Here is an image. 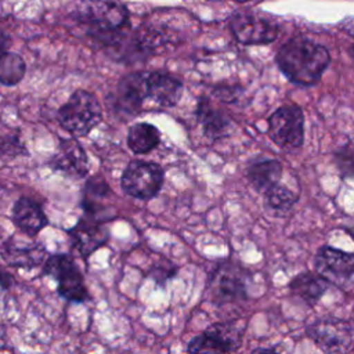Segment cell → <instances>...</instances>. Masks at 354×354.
Masks as SVG:
<instances>
[{
	"instance_id": "9c48e42d",
	"label": "cell",
	"mask_w": 354,
	"mask_h": 354,
	"mask_svg": "<svg viewBox=\"0 0 354 354\" xmlns=\"http://www.w3.org/2000/svg\"><path fill=\"white\" fill-rule=\"evenodd\" d=\"M235 40L243 46H263L277 40L279 26L261 14L239 10L228 19Z\"/></svg>"
},
{
	"instance_id": "8992f818",
	"label": "cell",
	"mask_w": 354,
	"mask_h": 354,
	"mask_svg": "<svg viewBox=\"0 0 354 354\" xmlns=\"http://www.w3.org/2000/svg\"><path fill=\"white\" fill-rule=\"evenodd\" d=\"M43 272L57 281V292L65 300L84 303L90 299L83 274L69 254L55 253L48 256Z\"/></svg>"
},
{
	"instance_id": "ba28073f",
	"label": "cell",
	"mask_w": 354,
	"mask_h": 354,
	"mask_svg": "<svg viewBox=\"0 0 354 354\" xmlns=\"http://www.w3.org/2000/svg\"><path fill=\"white\" fill-rule=\"evenodd\" d=\"M245 326L217 322L194 336L187 344L188 354H231L241 347Z\"/></svg>"
},
{
	"instance_id": "d6986e66",
	"label": "cell",
	"mask_w": 354,
	"mask_h": 354,
	"mask_svg": "<svg viewBox=\"0 0 354 354\" xmlns=\"http://www.w3.org/2000/svg\"><path fill=\"white\" fill-rule=\"evenodd\" d=\"M282 173L283 167L277 159L261 158L250 163L246 169L248 180L250 181L252 187L260 194H264L266 191L277 185L281 181Z\"/></svg>"
},
{
	"instance_id": "cb8c5ba5",
	"label": "cell",
	"mask_w": 354,
	"mask_h": 354,
	"mask_svg": "<svg viewBox=\"0 0 354 354\" xmlns=\"http://www.w3.org/2000/svg\"><path fill=\"white\" fill-rule=\"evenodd\" d=\"M26 72V66L21 55L6 53L0 57V83L4 86H15Z\"/></svg>"
},
{
	"instance_id": "ac0fdd59",
	"label": "cell",
	"mask_w": 354,
	"mask_h": 354,
	"mask_svg": "<svg viewBox=\"0 0 354 354\" xmlns=\"http://www.w3.org/2000/svg\"><path fill=\"white\" fill-rule=\"evenodd\" d=\"M14 224L28 235H36L47 224V216L44 214L41 206L30 198H19L12 209Z\"/></svg>"
},
{
	"instance_id": "5b68a950",
	"label": "cell",
	"mask_w": 354,
	"mask_h": 354,
	"mask_svg": "<svg viewBox=\"0 0 354 354\" xmlns=\"http://www.w3.org/2000/svg\"><path fill=\"white\" fill-rule=\"evenodd\" d=\"M165 181V170L155 162L133 159L124 167L120 177L122 191L138 201L153 199Z\"/></svg>"
},
{
	"instance_id": "603a6c76",
	"label": "cell",
	"mask_w": 354,
	"mask_h": 354,
	"mask_svg": "<svg viewBox=\"0 0 354 354\" xmlns=\"http://www.w3.org/2000/svg\"><path fill=\"white\" fill-rule=\"evenodd\" d=\"M263 195L266 199V206L268 209L275 212H282V213L289 212L299 201L297 192L292 191L290 188L279 183L272 188H270L268 191H266Z\"/></svg>"
},
{
	"instance_id": "7c38bea8",
	"label": "cell",
	"mask_w": 354,
	"mask_h": 354,
	"mask_svg": "<svg viewBox=\"0 0 354 354\" xmlns=\"http://www.w3.org/2000/svg\"><path fill=\"white\" fill-rule=\"evenodd\" d=\"M148 71H137L122 76L112 95L113 108L127 116H136L142 112L147 95Z\"/></svg>"
},
{
	"instance_id": "83f0119b",
	"label": "cell",
	"mask_w": 354,
	"mask_h": 354,
	"mask_svg": "<svg viewBox=\"0 0 354 354\" xmlns=\"http://www.w3.org/2000/svg\"><path fill=\"white\" fill-rule=\"evenodd\" d=\"M10 41L11 40H10L8 35L0 29V57L7 53V48L10 47Z\"/></svg>"
},
{
	"instance_id": "d4e9b609",
	"label": "cell",
	"mask_w": 354,
	"mask_h": 354,
	"mask_svg": "<svg viewBox=\"0 0 354 354\" xmlns=\"http://www.w3.org/2000/svg\"><path fill=\"white\" fill-rule=\"evenodd\" d=\"M333 160H335V165H336L342 178L353 177L354 152H353L351 140H348L344 145H342L339 149H336L333 152Z\"/></svg>"
},
{
	"instance_id": "4fadbf2b",
	"label": "cell",
	"mask_w": 354,
	"mask_h": 354,
	"mask_svg": "<svg viewBox=\"0 0 354 354\" xmlns=\"http://www.w3.org/2000/svg\"><path fill=\"white\" fill-rule=\"evenodd\" d=\"M48 165L51 169L73 178H83L88 174L87 153L75 138H62Z\"/></svg>"
},
{
	"instance_id": "f1b7e54d",
	"label": "cell",
	"mask_w": 354,
	"mask_h": 354,
	"mask_svg": "<svg viewBox=\"0 0 354 354\" xmlns=\"http://www.w3.org/2000/svg\"><path fill=\"white\" fill-rule=\"evenodd\" d=\"M0 285L6 289L12 285V277L8 272H6V270H3L1 267H0Z\"/></svg>"
},
{
	"instance_id": "8fae6325",
	"label": "cell",
	"mask_w": 354,
	"mask_h": 354,
	"mask_svg": "<svg viewBox=\"0 0 354 354\" xmlns=\"http://www.w3.org/2000/svg\"><path fill=\"white\" fill-rule=\"evenodd\" d=\"M314 270L324 281L344 289L351 285L354 272V256L332 246H321L314 256Z\"/></svg>"
},
{
	"instance_id": "5bb4252c",
	"label": "cell",
	"mask_w": 354,
	"mask_h": 354,
	"mask_svg": "<svg viewBox=\"0 0 354 354\" xmlns=\"http://www.w3.org/2000/svg\"><path fill=\"white\" fill-rule=\"evenodd\" d=\"M111 195L112 189L102 176L97 174L87 178L80 203L82 209L84 210V217L102 224L113 218L111 214V206L105 203V199H109Z\"/></svg>"
},
{
	"instance_id": "9a60e30c",
	"label": "cell",
	"mask_w": 354,
	"mask_h": 354,
	"mask_svg": "<svg viewBox=\"0 0 354 354\" xmlns=\"http://www.w3.org/2000/svg\"><path fill=\"white\" fill-rule=\"evenodd\" d=\"M66 232L71 238L72 248L82 257L91 256L95 250L105 246L109 239V232L102 223L94 221L84 216Z\"/></svg>"
},
{
	"instance_id": "3957f363",
	"label": "cell",
	"mask_w": 354,
	"mask_h": 354,
	"mask_svg": "<svg viewBox=\"0 0 354 354\" xmlns=\"http://www.w3.org/2000/svg\"><path fill=\"white\" fill-rule=\"evenodd\" d=\"M57 116L64 130L76 137H86L101 123L102 109L95 94L77 88L58 109Z\"/></svg>"
},
{
	"instance_id": "2e32d148",
	"label": "cell",
	"mask_w": 354,
	"mask_h": 354,
	"mask_svg": "<svg viewBox=\"0 0 354 354\" xmlns=\"http://www.w3.org/2000/svg\"><path fill=\"white\" fill-rule=\"evenodd\" d=\"M184 91L183 82L163 71H151L147 75V95L160 108L177 105Z\"/></svg>"
},
{
	"instance_id": "7402d4cb",
	"label": "cell",
	"mask_w": 354,
	"mask_h": 354,
	"mask_svg": "<svg viewBox=\"0 0 354 354\" xmlns=\"http://www.w3.org/2000/svg\"><path fill=\"white\" fill-rule=\"evenodd\" d=\"M44 254H46V249L40 243L18 248L8 242L6 245L3 257L7 263H10L14 267L32 268V267H37L44 260Z\"/></svg>"
},
{
	"instance_id": "7a4b0ae2",
	"label": "cell",
	"mask_w": 354,
	"mask_h": 354,
	"mask_svg": "<svg viewBox=\"0 0 354 354\" xmlns=\"http://www.w3.org/2000/svg\"><path fill=\"white\" fill-rule=\"evenodd\" d=\"M75 15L87 35L106 51L133 29L130 12L120 1H86L77 6Z\"/></svg>"
},
{
	"instance_id": "4316f807",
	"label": "cell",
	"mask_w": 354,
	"mask_h": 354,
	"mask_svg": "<svg viewBox=\"0 0 354 354\" xmlns=\"http://www.w3.org/2000/svg\"><path fill=\"white\" fill-rule=\"evenodd\" d=\"M241 93V87H232V86H218L213 88V94L220 100V101H227L231 102L234 98H236Z\"/></svg>"
},
{
	"instance_id": "e0dca14e",
	"label": "cell",
	"mask_w": 354,
	"mask_h": 354,
	"mask_svg": "<svg viewBox=\"0 0 354 354\" xmlns=\"http://www.w3.org/2000/svg\"><path fill=\"white\" fill-rule=\"evenodd\" d=\"M196 118L202 126L203 134L210 141H217L227 137L232 127L231 116L221 108L214 106L207 97L198 98Z\"/></svg>"
},
{
	"instance_id": "52a82bcc",
	"label": "cell",
	"mask_w": 354,
	"mask_h": 354,
	"mask_svg": "<svg viewBox=\"0 0 354 354\" xmlns=\"http://www.w3.org/2000/svg\"><path fill=\"white\" fill-rule=\"evenodd\" d=\"M267 134L282 149H296L304 142V113L297 104H283L268 118Z\"/></svg>"
},
{
	"instance_id": "6da1fadb",
	"label": "cell",
	"mask_w": 354,
	"mask_h": 354,
	"mask_svg": "<svg viewBox=\"0 0 354 354\" xmlns=\"http://www.w3.org/2000/svg\"><path fill=\"white\" fill-rule=\"evenodd\" d=\"M274 61L290 83L310 87L321 80L330 64V54L313 39L293 36L277 50Z\"/></svg>"
},
{
	"instance_id": "484cf974",
	"label": "cell",
	"mask_w": 354,
	"mask_h": 354,
	"mask_svg": "<svg viewBox=\"0 0 354 354\" xmlns=\"http://www.w3.org/2000/svg\"><path fill=\"white\" fill-rule=\"evenodd\" d=\"M177 272V268L174 267V264L166 261L165 264H155L152 267V270L149 271V277L158 283V285H165L166 281H169L170 278H173Z\"/></svg>"
},
{
	"instance_id": "ffe728a7",
	"label": "cell",
	"mask_w": 354,
	"mask_h": 354,
	"mask_svg": "<svg viewBox=\"0 0 354 354\" xmlns=\"http://www.w3.org/2000/svg\"><path fill=\"white\" fill-rule=\"evenodd\" d=\"M288 288L292 295L303 300L307 306H315L328 290L329 283L315 272L306 271L292 278Z\"/></svg>"
},
{
	"instance_id": "277c9868",
	"label": "cell",
	"mask_w": 354,
	"mask_h": 354,
	"mask_svg": "<svg viewBox=\"0 0 354 354\" xmlns=\"http://www.w3.org/2000/svg\"><path fill=\"white\" fill-rule=\"evenodd\" d=\"M249 271L236 260L220 261L209 274L207 293L217 306L243 301L248 299Z\"/></svg>"
},
{
	"instance_id": "44dd1931",
	"label": "cell",
	"mask_w": 354,
	"mask_h": 354,
	"mask_svg": "<svg viewBox=\"0 0 354 354\" xmlns=\"http://www.w3.org/2000/svg\"><path fill=\"white\" fill-rule=\"evenodd\" d=\"M160 142V131L155 124L137 122L129 127L127 147L136 155H144L153 151Z\"/></svg>"
},
{
	"instance_id": "f546056e",
	"label": "cell",
	"mask_w": 354,
	"mask_h": 354,
	"mask_svg": "<svg viewBox=\"0 0 354 354\" xmlns=\"http://www.w3.org/2000/svg\"><path fill=\"white\" fill-rule=\"evenodd\" d=\"M250 354H279L275 347H257Z\"/></svg>"
},
{
	"instance_id": "30bf717a",
	"label": "cell",
	"mask_w": 354,
	"mask_h": 354,
	"mask_svg": "<svg viewBox=\"0 0 354 354\" xmlns=\"http://www.w3.org/2000/svg\"><path fill=\"white\" fill-rule=\"evenodd\" d=\"M308 337L328 354H344L353 346V326L348 321L325 317L307 326Z\"/></svg>"
}]
</instances>
